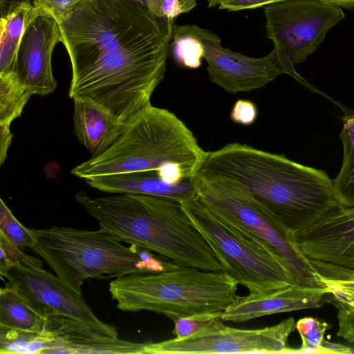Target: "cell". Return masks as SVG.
Instances as JSON below:
<instances>
[{
	"label": "cell",
	"mask_w": 354,
	"mask_h": 354,
	"mask_svg": "<svg viewBox=\"0 0 354 354\" xmlns=\"http://www.w3.org/2000/svg\"><path fill=\"white\" fill-rule=\"evenodd\" d=\"M223 310L207 311L187 317L171 316L174 323L173 333L176 337L182 338L193 334L201 328L222 319Z\"/></svg>",
	"instance_id": "cell-28"
},
{
	"label": "cell",
	"mask_w": 354,
	"mask_h": 354,
	"mask_svg": "<svg viewBox=\"0 0 354 354\" xmlns=\"http://www.w3.org/2000/svg\"><path fill=\"white\" fill-rule=\"evenodd\" d=\"M62 37L53 17L37 14L28 24L17 53V72L32 95L44 96L57 88L52 71V54Z\"/></svg>",
	"instance_id": "cell-15"
},
{
	"label": "cell",
	"mask_w": 354,
	"mask_h": 354,
	"mask_svg": "<svg viewBox=\"0 0 354 354\" xmlns=\"http://www.w3.org/2000/svg\"><path fill=\"white\" fill-rule=\"evenodd\" d=\"M76 137L95 156L105 151L120 135L124 123L102 105L88 99H74Z\"/></svg>",
	"instance_id": "cell-18"
},
{
	"label": "cell",
	"mask_w": 354,
	"mask_h": 354,
	"mask_svg": "<svg viewBox=\"0 0 354 354\" xmlns=\"http://www.w3.org/2000/svg\"><path fill=\"white\" fill-rule=\"evenodd\" d=\"M257 115V108L252 101L239 100L233 105L230 117L234 123L249 126L254 122Z\"/></svg>",
	"instance_id": "cell-33"
},
{
	"label": "cell",
	"mask_w": 354,
	"mask_h": 354,
	"mask_svg": "<svg viewBox=\"0 0 354 354\" xmlns=\"http://www.w3.org/2000/svg\"><path fill=\"white\" fill-rule=\"evenodd\" d=\"M284 0H225L219 3L221 10L239 11L264 7L270 3Z\"/></svg>",
	"instance_id": "cell-35"
},
{
	"label": "cell",
	"mask_w": 354,
	"mask_h": 354,
	"mask_svg": "<svg viewBox=\"0 0 354 354\" xmlns=\"http://www.w3.org/2000/svg\"><path fill=\"white\" fill-rule=\"evenodd\" d=\"M135 1H136L137 2L142 4L143 6H145V3L146 0H135Z\"/></svg>",
	"instance_id": "cell-40"
},
{
	"label": "cell",
	"mask_w": 354,
	"mask_h": 354,
	"mask_svg": "<svg viewBox=\"0 0 354 354\" xmlns=\"http://www.w3.org/2000/svg\"><path fill=\"white\" fill-rule=\"evenodd\" d=\"M267 37L287 74L313 92L323 94L295 69L323 42L328 31L344 18L340 7L319 0H284L263 7Z\"/></svg>",
	"instance_id": "cell-10"
},
{
	"label": "cell",
	"mask_w": 354,
	"mask_h": 354,
	"mask_svg": "<svg viewBox=\"0 0 354 354\" xmlns=\"http://www.w3.org/2000/svg\"><path fill=\"white\" fill-rule=\"evenodd\" d=\"M48 322L8 283L1 288L0 328L48 335Z\"/></svg>",
	"instance_id": "cell-21"
},
{
	"label": "cell",
	"mask_w": 354,
	"mask_h": 354,
	"mask_svg": "<svg viewBox=\"0 0 354 354\" xmlns=\"http://www.w3.org/2000/svg\"><path fill=\"white\" fill-rule=\"evenodd\" d=\"M207 1L208 6L209 8L215 7L216 6H218L220 3L225 0H206Z\"/></svg>",
	"instance_id": "cell-38"
},
{
	"label": "cell",
	"mask_w": 354,
	"mask_h": 354,
	"mask_svg": "<svg viewBox=\"0 0 354 354\" xmlns=\"http://www.w3.org/2000/svg\"><path fill=\"white\" fill-rule=\"evenodd\" d=\"M196 4V0H146L145 6L158 18L174 21L178 15L191 11Z\"/></svg>",
	"instance_id": "cell-30"
},
{
	"label": "cell",
	"mask_w": 354,
	"mask_h": 354,
	"mask_svg": "<svg viewBox=\"0 0 354 354\" xmlns=\"http://www.w3.org/2000/svg\"><path fill=\"white\" fill-rule=\"evenodd\" d=\"M172 37L171 48L177 62L189 68L199 67L203 58V47L188 25L174 26Z\"/></svg>",
	"instance_id": "cell-25"
},
{
	"label": "cell",
	"mask_w": 354,
	"mask_h": 354,
	"mask_svg": "<svg viewBox=\"0 0 354 354\" xmlns=\"http://www.w3.org/2000/svg\"><path fill=\"white\" fill-rule=\"evenodd\" d=\"M75 198L101 229L122 242L149 250L178 266L222 271L210 246L178 199L131 193L93 198L83 191H78Z\"/></svg>",
	"instance_id": "cell-2"
},
{
	"label": "cell",
	"mask_w": 354,
	"mask_h": 354,
	"mask_svg": "<svg viewBox=\"0 0 354 354\" xmlns=\"http://www.w3.org/2000/svg\"><path fill=\"white\" fill-rule=\"evenodd\" d=\"M188 26L203 45L209 80L228 93L253 91L287 74L274 48L263 57H248L223 48L221 39L210 30L194 24Z\"/></svg>",
	"instance_id": "cell-14"
},
{
	"label": "cell",
	"mask_w": 354,
	"mask_h": 354,
	"mask_svg": "<svg viewBox=\"0 0 354 354\" xmlns=\"http://www.w3.org/2000/svg\"><path fill=\"white\" fill-rule=\"evenodd\" d=\"M31 95L18 73L0 75L1 137H13L10 129L11 123L21 116Z\"/></svg>",
	"instance_id": "cell-23"
},
{
	"label": "cell",
	"mask_w": 354,
	"mask_h": 354,
	"mask_svg": "<svg viewBox=\"0 0 354 354\" xmlns=\"http://www.w3.org/2000/svg\"><path fill=\"white\" fill-rule=\"evenodd\" d=\"M317 281L328 290V294L337 301V307L354 310V280L340 281L317 278Z\"/></svg>",
	"instance_id": "cell-32"
},
{
	"label": "cell",
	"mask_w": 354,
	"mask_h": 354,
	"mask_svg": "<svg viewBox=\"0 0 354 354\" xmlns=\"http://www.w3.org/2000/svg\"><path fill=\"white\" fill-rule=\"evenodd\" d=\"M7 1H6V0H0V9H1V10L4 8V6H5V5H6Z\"/></svg>",
	"instance_id": "cell-39"
},
{
	"label": "cell",
	"mask_w": 354,
	"mask_h": 354,
	"mask_svg": "<svg viewBox=\"0 0 354 354\" xmlns=\"http://www.w3.org/2000/svg\"><path fill=\"white\" fill-rule=\"evenodd\" d=\"M328 328L326 322L317 318L307 317L299 319L296 323V328L302 344L300 348L294 349L292 353H325L323 344Z\"/></svg>",
	"instance_id": "cell-26"
},
{
	"label": "cell",
	"mask_w": 354,
	"mask_h": 354,
	"mask_svg": "<svg viewBox=\"0 0 354 354\" xmlns=\"http://www.w3.org/2000/svg\"><path fill=\"white\" fill-rule=\"evenodd\" d=\"M223 319L182 338L148 341L145 354L292 353L288 339L296 328L292 317L259 329L226 326Z\"/></svg>",
	"instance_id": "cell-11"
},
{
	"label": "cell",
	"mask_w": 354,
	"mask_h": 354,
	"mask_svg": "<svg viewBox=\"0 0 354 354\" xmlns=\"http://www.w3.org/2000/svg\"><path fill=\"white\" fill-rule=\"evenodd\" d=\"M55 337L0 328L1 354L44 353Z\"/></svg>",
	"instance_id": "cell-24"
},
{
	"label": "cell",
	"mask_w": 354,
	"mask_h": 354,
	"mask_svg": "<svg viewBox=\"0 0 354 354\" xmlns=\"http://www.w3.org/2000/svg\"><path fill=\"white\" fill-rule=\"evenodd\" d=\"M0 274L16 264L43 269V262L41 260L24 253L1 233H0Z\"/></svg>",
	"instance_id": "cell-29"
},
{
	"label": "cell",
	"mask_w": 354,
	"mask_h": 354,
	"mask_svg": "<svg viewBox=\"0 0 354 354\" xmlns=\"http://www.w3.org/2000/svg\"><path fill=\"white\" fill-rule=\"evenodd\" d=\"M147 343L109 338L84 328L55 336L44 353L145 354Z\"/></svg>",
	"instance_id": "cell-20"
},
{
	"label": "cell",
	"mask_w": 354,
	"mask_h": 354,
	"mask_svg": "<svg viewBox=\"0 0 354 354\" xmlns=\"http://www.w3.org/2000/svg\"><path fill=\"white\" fill-rule=\"evenodd\" d=\"M328 294L325 287L290 284L286 287L258 293L238 296L222 313L223 321L244 322L272 314L317 308Z\"/></svg>",
	"instance_id": "cell-16"
},
{
	"label": "cell",
	"mask_w": 354,
	"mask_h": 354,
	"mask_svg": "<svg viewBox=\"0 0 354 354\" xmlns=\"http://www.w3.org/2000/svg\"><path fill=\"white\" fill-rule=\"evenodd\" d=\"M180 203L191 222L210 246L222 271L246 287L250 293L295 284L281 257L221 220L197 194Z\"/></svg>",
	"instance_id": "cell-8"
},
{
	"label": "cell",
	"mask_w": 354,
	"mask_h": 354,
	"mask_svg": "<svg viewBox=\"0 0 354 354\" xmlns=\"http://www.w3.org/2000/svg\"><path fill=\"white\" fill-rule=\"evenodd\" d=\"M338 308L337 335L349 342H354V310L345 307Z\"/></svg>",
	"instance_id": "cell-34"
},
{
	"label": "cell",
	"mask_w": 354,
	"mask_h": 354,
	"mask_svg": "<svg viewBox=\"0 0 354 354\" xmlns=\"http://www.w3.org/2000/svg\"><path fill=\"white\" fill-rule=\"evenodd\" d=\"M342 129L339 138L343 146V160L337 176L332 180L333 192L339 205L354 207V111L341 107Z\"/></svg>",
	"instance_id": "cell-22"
},
{
	"label": "cell",
	"mask_w": 354,
	"mask_h": 354,
	"mask_svg": "<svg viewBox=\"0 0 354 354\" xmlns=\"http://www.w3.org/2000/svg\"><path fill=\"white\" fill-rule=\"evenodd\" d=\"M1 276L6 277L8 283L43 318H69L83 323L100 335L118 338L115 326L100 320L82 297L70 292L51 272L16 264Z\"/></svg>",
	"instance_id": "cell-13"
},
{
	"label": "cell",
	"mask_w": 354,
	"mask_h": 354,
	"mask_svg": "<svg viewBox=\"0 0 354 354\" xmlns=\"http://www.w3.org/2000/svg\"><path fill=\"white\" fill-rule=\"evenodd\" d=\"M323 348L325 353H353V351L344 345L324 341Z\"/></svg>",
	"instance_id": "cell-36"
},
{
	"label": "cell",
	"mask_w": 354,
	"mask_h": 354,
	"mask_svg": "<svg viewBox=\"0 0 354 354\" xmlns=\"http://www.w3.org/2000/svg\"><path fill=\"white\" fill-rule=\"evenodd\" d=\"M207 151L175 114L151 104L124 122L122 131L105 151L75 166L71 174L87 178L114 174L158 171L178 164L193 177Z\"/></svg>",
	"instance_id": "cell-4"
},
{
	"label": "cell",
	"mask_w": 354,
	"mask_h": 354,
	"mask_svg": "<svg viewBox=\"0 0 354 354\" xmlns=\"http://www.w3.org/2000/svg\"><path fill=\"white\" fill-rule=\"evenodd\" d=\"M93 188L112 194H141L183 201L197 194L192 178L171 184L160 179L156 171L106 174L85 179Z\"/></svg>",
	"instance_id": "cell-17"
},
{
	"label": "cell",
	"mask_w": 354,
	"mask_h": 354,
	"mask_svg": "<svg viewBox=\"0 0 354 354\" xmlns=\"http://www.w3.org/2000/svg\"><path fill=\"white\" fill-rule=\"evenodd\" d=\"M39 12L30 0L7 1L1 10L0 75L17 72V53L26 28Z\"/></svg>",
	"instance_id": "cell-19"
},
{
	"label": "cell",
	"mask_w": 354,
	"mask_h": 354,
	"mask_svg": "<svg viewBox=\"0 0 354 354\" xmlns=\"http://www.w3.org/2000/svg\"><path fill=\"white\" fill-rule=\"evenodd\" d=\"M295 240L317 279L354 280V207L336 206L295 233Z\"/></svg>",
	"instance_id": "cell-12"
},
{
	"label": "cell",
	"mask_w": 354,
	"mask_h": 354,
	"mask_svg": "<svg viewBox=\"0 0 354 354\" xmlns=\"http://www.w3.org/2000/svg\"><path fill=\"white\" fill-rule=\"evenodd\" d=\"M200 200L218 218L267 245L286 262L295 284L324 287L299 250L295 232L281 224L248 194L237 189L192 178Z\"/></svg>",
	"instance_id": "cell-9"
},
{
	"label": "cell",
	"mask_w": 354,
	"mask_h": 354,
	"mask_svg": "<svg viewBox=\"0 0 354 354\" xmlns=\"http://www.w3.org/2000/svg\"><path fill=\"white\" fill-rule=\"evenodd\" d=\"M0 233L24 250L31 249L36 243L32 229L24 227L13 215L2 198L0 199Z\"/></svg>",
	"instance_id": "cell-27"
},
{
	"label": "cell",
	"mask_w": 354,
	"mask_h": 354,
	"mask_svg": "<svg viewBox=\"0 0 354 354\" xmlns=\"http://www.w3.org/2000/svg\"><path fill=\"white\" fill-rule=\"evenodd\" d=\"M85 0H33L39 14L55 19L59 24L68 20Z\"/></svg>",
	"instance_id": "cell-31"
},
{
	"label": "cell",
	"mask_w": 354,
	"mask_h": 354,
	"mask_svg": "<svg viewBox=\"0 0 354 354\" xmlns=\"http://www.w3.org/2000/svg\"><path fill=\"white\" fill-rule=\"evenodd\" d=\"M196 177L241 190L297 233L339 205L326 171L239 142L207 152Z\"/></svg>",
	"instance_id": "cell-1"
},
{
	"label": "cell",
	"mask_w": 354,
	"mask_h": 354,
	"mask_svg": "<svg viewBox=\"0 0 354 354\" xmlns=\"http://www.w3.org/2000/svg\"><path fill=\"white\" fill-rule=\"evenodd\" d=\"M238 283L223 271L180 266L159 273H133L109 286L122 311H151L171 316L224 310L237 297Z\"/></svg>",
	"instance_id": "cell-6"
},
{
	"label": "cell",
	"mask_w": 354,
	"mask_h": 354,
	"mask_svg": "<svg viewBox=\"0 0 354 354\" xmlns=\"http://www.w3.org/2000/svg\"><path fill=\"white\" fill-rule=\"evenodd\" d=\"M174 26V21L154 16L135 0H85L59 24L71 63L172 38Z\"/></svg>",
	"instance_id": "cell-7"
},
{
	"label": "cell",
	"mask_w": 354,
	"mask_h": 354,
	"mask_svg": "<svg viewBox=\"0 0 354 354\" xmlns=\"http://www.w3.org/2000/svg\"><path fill=\"white\" fill-rule=\"evenodd\" d=\"M324 3L340 7L341 8H354V0H319Z\"/></svg>",
	"instance_id": "cell-37"
},
{
	"label": "cell",
	"mask_w": 354,
	"mask_h": 354,
	"mask_svg": "<svg viewBox=\"0 0 354 354\" xmlns=\"http://www.w3.org/2000/svg\"><path fill=\"white\" fill-rule=\"evenodd\" d=\"M31 250L41 257L70 292L83 296L88 279H108L133 273H159L180 266L170 259L131 244L100 229L82 230L54 225L32 229Z\"/></svg>",
	"instance_id": "cell-3"
},
{
	"label": "cell",
	"mask_w": 354,
	"mask_h": 354,
	"mask_svg": "<svg viewBox=\"0 0 354 354\" xmlns=\"http://www.w3.org/2000/svg\"><path fill=\"white\" fill-rule=\"evenodd\" d=\"M171 41L71 62L68 96L91 100L125 122L151 105V95L165 76Z\"/></svg>",
	"instance_id": "cell-5"
}]
</instances>
